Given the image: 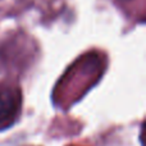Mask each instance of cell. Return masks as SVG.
Returning <instances> with one entry per match:
<instances>
[]
</instances>
